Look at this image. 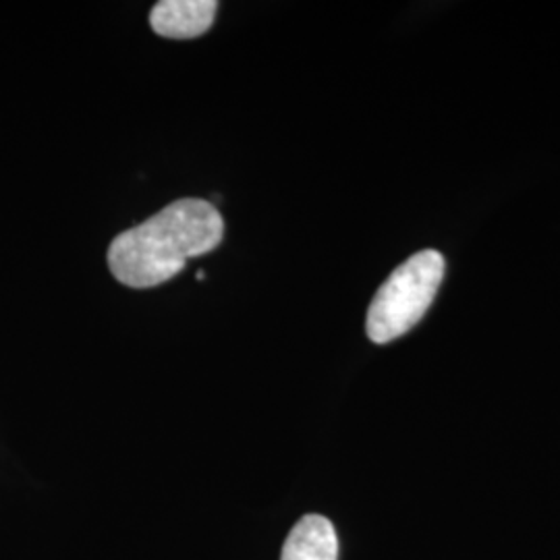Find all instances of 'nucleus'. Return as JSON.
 Wrapping results in <instances>:
<instances>
[{
  "label": "nucleus",
  "instance_id": "3",
  "mask_svg": "<svg viewBox=\"0 0 560 560\" xmlns=\"http://www.w3.org/2000/svg\"><path fill=\"white\" fill-rule=\"evenodd\" d=\"M217 9L214 0H162L150 13V25L162 38L191 40L212 27Z\"/></svg>",
  "mask_w": 560,
  "mask_h": 560
},
{
  "label": "nucleus",
  "instance_id": "4",
  "mask_svg": "<svg viewBox=\"0 0 560 560\" xmlns=\"http://www.w3.org/2000/svg\"><path fill=\"white\" fill-rule=\"evenodd\" d=\"M339 538L335 525L322 515H305L291 529L280 560H337Z\"/></svg>",
  "mask_w": 560,
  "mask_h": 560
},
{
  "label": "nucleus",
  "instance_id": "1",
  "mask_svg": "<svg viewBox=\"0 0 560 560\" xmlns=\"http://www.w3.org/2000/svg\"><path fill=\"white\" fill-rule=\"evenodd\" d=\"M222 235L221 212L206 200L185 198L120 233L108 247V266L125 287H159L175 279L191 258L217 249Z\"/></svg>",
  "mask_w": 560,
  "mask_h": 560
},
{
  "label": "nucleus",
  "instance_id": "2",
  "mask_svg": "<svg viewBox=\"0 0 560 560\" xmlns=\"http://www.w3.org/2000/svg\"><path fill=\"white\" fill-rule=\"evenodd\" d=\"M444 279V258L425 249L386 279L368 310V337L384 345L409 332L423 318Z\"/></svg>",
  "mask_w": 560,
  "mask_h": 560
}]
</instances>
